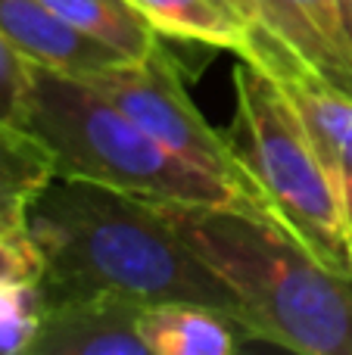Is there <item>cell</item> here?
Segmentation results:
<instances>
[{
	"mask_svg": "<svg viewBox=\"0 0 352 355\" xmlns=\"http://www.w3.org/2000/svg\"><path fill=\"white\" fill-rule=\"evenodd\" d=\"M22 128L50 150L56 175L62 178L122 190L147 202H184L259 215L240 190L166 150L81 75L31 66Z\"/></svg>",
	"mask_w": 352,
	"mask_h": 355,
	"instance_id": "cell-3",
	"label": "cell"
},
{
	"mask_svg": "<svg viewBox=\"0 0 352 355\" xmlns=\"http://www.w3.org/2000/svg\"><path fill=\"white\" fill-rule=\"evenodd\" d=\"M349 212H352V209H349Z\"/></svg>",
	"mask_w": 352,
	"mask_h": 355,
	"instance_id": "cell-19",
	"label": "cell"
},
{
	"mask_svg": "<svg viewBox=\"0 0 352 355\" xmlns=\"http://www.w3.org/2000/svg\"><path fill=\"white\" fill-rule=\"evenodd\" d=\"M78 31L97 37L128 62L143 60L159 44V31L131 0H44Z\"/></svg>",
	"mask_w": 352,
	"mask_h": 355,
	"instance_id": "cell-12",
	"label": "cell"
},
{
	"mask_svg": "<svg viewBox=\"0 0 352 355\" xmlns=\"http://www.w3.org/2000/svg\"><path fill=\"white\" fill-rule=\"evenodd\" d=\"M234 144L265 212L318 265L352 284V215L281 81L249 56L234 66Z\"/></svg>",
	"mask_w": 352,
	"mask_h": 355,
	"instance_id": "cell-4",
	"label": "cell"
},
{
	"mask_svg": "<svg viewBox=\"0 0 352 355\" xmlns=\"http://www.w3.org/2000/svg\"><path fill=\"white\" fill-rule=\"evenodd\" d=\"M159 35L249 53L253 28L234 0H131Z\"/></svg>",
	"mask_w": 352,
	"mask_h": 355,
	"instance_id": "cell-11",
	"label": "cell"
},
{
	"mask_svg": "<svg viewBox=\"0 0 352 355\" xmlns=\"http://www.w3.org/2000/svg\"><path fill=\"white\" fill-rule=\"evenodd\" d=\"M41 290L37 284H0V352H31L41 331Z\"/></svg>",
	"mask_w": 352,
	"mask_h": 355,
	"instance_id": "cell-14",
	"label": "cell"
},
{
	"mask_svg": "<svg viewBox=\"0 0 352 355\" xmlns=\"http://www.w3.org/2000/svg\"><path fill=\"white\" fill-rule=\"evenodd\" d=\"M153 206L234 296L247 337L303 355H352V284L318 265L274 221L240 209Z\"/></svg>",
	"mask_w": 352,
	"mask_h": 355,
	"instance_id": "cell-2",
	"label": "cell"
},
{
	"mask_svg": "<svg viewBox=\"0 0 352 355\" xmlns=\"http://www.w3.org/2000/svg\"><path fill=\"white\" fill-rule=\"evenodd\" d=\"M16 227H25V221H6V218H0V234L16 231Z\"/></svg>",
	"mask_w": 352,
	"mask_h": 355,
	"instance_id": "cell-18",
	"label": "cell"
},
{
	"mask_svg": "<svg viewBox=\"0 0 352 355\" xmlns=\"http://www.w3.org/2000/svg\"><path fill=\"white\" fill-rule=\"evenodd\" d=\"M31 91V62L0 35V119L12 125L25 122Z\"/></svg>",
	"mask_w": 352,
	"mask_h": 355,
	"instance_id": "cell-15",
	"label": "cell"
},
{
	"mask_svg": "<svg viewBox=\"0 0 352 355\" xmlns=\"http://www.w3.org/2000/svg\"><path fill=\"white\" fill-rule=\"evenodd\" d=\"M137 324L150 355H231L240 331L222 312L193 302L143 306Z\"/></svg>",
	"mask_w": 352,
	"mask_h": 355,
	"instance_id": "cell-10",
	"label": "cell"
},
{
	"mask_svg": "<svg viewBox=\"0 0 352 355\" xmlns=\"http://www.w3.org/2000/svg\"><path fill=\"white\" fill-rule=\"evenodd\" d=\"M41 250V302L122 296L137 306L193 302L240 327L237 302L159 218L153 202L53 175L25 209ZM243 334V331H240Z\"/></svg>",
	"mask_w": 352,
	"mask_h": 355,
	"instance_id": "cell-1",
	"label": "cell"
},
{
	"mask_svg": "<svg viewBox=\"0 0 352 355\" xmlns=\"http://www.w3.org/2000/svg\"><path fill=\"white\" fill-rule=\"evenodd\" d=\"M141 309L122 296H85L44 306L35 355H150Z\"/></svg>",
	"mask_w": 352,
	"mask_h": 355,
	"instance_id": "cell-7",
	"label": "cell"
},
{
	"mask_svg": "<svg viewBox=\"0 0 352 355\" xmlns=\"http://www.w3.org/2000/svg\"><path fill=\"white\" fill-rule=\"evenodd\" d=\"M44 259L25 227L0 234V284H41Z\"/></svg>",
	"mask_w": 352,
	"mask_h": 355,
	"instance_id": "cell-16",
	"label": "cell"
},
{
	"mask_svg": "<svg viewBox=\"0 0 352 355\" xmlns=\"http://www.w3.org/2000/svg\"><path fill=\"white\" fill-rule=\"evenodd\" d=\"M87 78L97 91H103L131 122H137L150 137L181 156L184 162L203 168V172L222 178L234 190H240L262 218H268L256 181L237 150L234 137L222 135L209 119L200 112L193 97L187 94L184 75H181L175 56L162 47V41L150 50L143 60L116 62ZM272 221V218H268Z\"/></svg>",
	"mask_w": 352,
	"mask_h": 355,
	"instance_id": "cell-5",
	"label": "cell"
},
{
	"mask_svg": "<svg viewBox=\"0 0 352 355\" xmlns=\"http://www.w3.org/2000/svg\"><path fill=\"white\" fill-rule=\"evenodd\" d=\"M243 56L265 69L303 62L352 97V0H274L272 25Z\"/></svg>",
	"mask_w": 352,
	"mask_h": 355,
	"instance_id": "cell-6",
	"label": "cell"
},
{
	"mask_svg": "<svg viewBox=\"0 0 352 355\" xmlns=\"http://www.w3.org/2000/svg\"><path fill=\"white\" fill-rule=\"evenodd\" d=\"M53 175L50 150L28 128L0 119V218L25 221L28 202Z\"/></svg>",
	"mask_w": 352,
	"mask_h": 355,
	"instance_id": "cell-13",
	"label": "cell"
},
{
	"mask_svg": "<svg viewBox=\"0 0 352 355\" xmlns=\"http://www.w3.org/2000/svg\"><path fill=\"white\" fill-rule=\"evenodd\" d=\"M0 35L31 62L66 75H94L128 62L97 37L78 31L44 0H0Z\"/></svg>",
	"mask_w": 352,
	"mask_h": 355,
	"instance_id": "cell-8",
	"label": "cell"
},
{
	"mask_svg": "<svg viewBox=\"0 0 352 355\" xmlns=\"http://www.w3.org/2000/svg\"><path fill=\"white\" fill-rule=\"evenodd\" d=\"M268 72L281 81L290 103L297 106L312 147L318 150L346 209H352V97L331 87L299 62H287Z\"/></svg>",
	"mask_w": 352,
	"mask_h": 355,
	"instance_id": "cell-9",
	"label": "cell"
},
{
	"mask_svg": "<svg viewBox=\"0 0 352 355\" xmlns=\"http://www.w3.org/2000/svg\"><path fill=\"white\" fill-rule=\"evenodd\" d=\"M234 6L247 16L253 37H262L272 25V12H274V0H234Z\"/></svg>",
	"mask_w": 352,
	"mask_h": 355,
	"instance_id": "cell-17",
	"label": "cell"
}]
</instances>
